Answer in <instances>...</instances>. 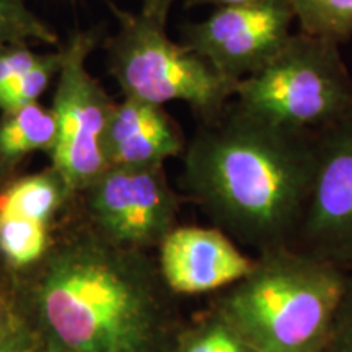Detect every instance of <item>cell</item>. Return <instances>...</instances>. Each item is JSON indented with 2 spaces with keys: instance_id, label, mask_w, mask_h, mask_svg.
Listing matches in <instances>:
<instances>
[{
  "instance_id": "6da1fadb",
  "label": "cell",
  "mask_w": 352,
  "mask_h": 352,
  "mask_svg": "<svg viewBox=\"0 0 352 352\" xmlns=\"http://www.w3.org/2000/svg\"><path fill=\"white\" fill-rule=\"evenodd\" d=\"M315 170V132L246 111L235 100L201 121L179 183L215 227L259 254L292 246Z\"/></svg>"
},
{
  "instance_id": "7a4b0ae2",
  "label": "cell",
  "mask_w": 352,
  "mask_h": 352,
  "mask_svg": "<svg viewBox=\"0 0 352 352\" xmlns=\"http://www.w3.org/2000/svg\"><path fill=\"white\" fill-rule=\"evenodd\" d=\"M46 327L69 352H152L160 311L151 283L109 253L57 254L39 290Z\"/></svg>"
},
{
  "instance_id": "3957f363",
  "label": "cell",
  "mask_w": 352,
  "mask_h": 352,
  "mask_svg": "<svg viewBox=\"0 0 352 352\" xmlns=\"http://www.w3.org/2000/svg\"><path fill=\"white\" fill-rule=\"evenodd\" d=\"M349 274L294 246L271 250L228 287L217 314L254 352H320Z\"/></svg>"
},
{
  "instance_id": "277c9868",
  "label": "cell",
  "mask_w": 352,
  "mask_h": 352,
  "mask_svg": "<svg viewBox=\"0 0 352 352\" xmlns=\"http://www.w3.org/2000/svg\"><path fill=\"white\" fill-rule=\"evenodd\" d=\"M118 32L108 39V69L124 98L165 107L182 101L197 121L217 118L235 98L239 82L228 80L204 57L176 43L166 26L144 13L116 10Z\"/></svg>"
},
{
  "instance_id": "5b68a950",
  "label": "cell",
  "mask_w": 352,
  "mask_h": 352,
  "mask_svg": "<svg viewBox=\"0 0 352 352\" xmlns=\"http://www.w3.org/2000/svg\"><path fill=\"white\" fill-rule=\"evenodd\" d=\"M340 43L303 32L258 72L239 82L235 100L277 124L315 132L352 109V77Z\"/></svg>"
},
{
  "instance_id": "8992f818",
  "label": "cell",
  "mask_w": 352,
  "mask_h": 352,
  "mask_svg": "<svg viewBox=\"0 0 352 352\" xmlns=\"http://www.w3.org/2000/svg\"><path fill=\"white\" fill-rule=\"evenodd\" d=\"M98 39L95 30L77 32L69 38L52 96L57 129L51 152L52 168L72 192H82L108 168L103 138L114 101L87 69Z\"/></svg>"
},
{
  "instance_id": "52a82bcc",
  "label": "cell",
  "mask_w": 352,
  "mask_h": 352,
  "mask_svg": "<svg viewBox=\"0 0 352 352\" xmlns=\"http://www.w3.org/2000/svg\"><path fill=\"white\" fill-rule=\"evenodd\" d=\"M294 248L352 272V109L315 131V170Z\"/></svg>"
},
{
  "instance_id": "ba28073f",
  "label": "cell",
  "mask_w": 352,
  "mask_h": 352,
  "mask_svg": "<svg viewBox=\"0 0 352 352\" xmlns=\"http://www.w3.org/2000/svg\"><path fill=\"white\" fill-rule=\"evenodd\" d=\"M294 23L296 13L290 0H263L215 8L208 19L184 23L179 38L220 76L240 82L280 51Z\"/></svg>"
},
{
  "instance_id": "9c48e42d",
  "label": "cell",
  "mask_w": 352,
  "mask_h": 352,
  "mask_svg": "<svg viewBox=\"0 0 352 352\" xmlns=\"http://www.w3.org/2000/svg\"><path fill=\"white\" fill-rule=\"evenodd\" d=\"M82 192L90 217L116 245H160L176 227L178 197L164 165L108 166Z\"/></svg>"
},
{
  "instance_id": "30bf717a",
  "label": "cell",
  "mask_w": 352,
  "mask_h": 352,
  "mask_svg": "<svg viewBox=\"0 0 352 352\" xmlns=\"http://www.w3.org/2000/svg\"><path fill=\"white\" fill-rule=\"evenodd\" d=\"M158 246L166 285L189 296L230 287L250 274L256 261L217 227H175Z\"/></svg>"
},
{
  "instance_id": "8fae6325",
  "label": "cell",
  "mask_w": 352,
  "mask_h": 352,
  "mask_svg": "<svg viewBox=\"0 0 352 352\" xmlns=\"http://www.w3.org/2000/svg\"><path fill=\"white\" fill-rule=\"evenodd\" d=\"M184 134L164 107L124 98L114 103L103 138L107 166H155L182 155Z\"/></svg>"
},
{
  "instance_id": "7c38bea8",
  "label": "cell",
  "mask_w": 352,
  "mask_h": 352,
  "mask_svg": "<svg viewBox=\"0 0 352 352\" xmlns=\"http://www.w3.org/2000/svg\"><path fill=\"white\" fill-rule=\"evenodd\" d=\"M56 118L41 103L30 104L0 116V179L7 178L25 157L34 152H52Z\"/></svg>"
},
{
  "instance_id": "4fadbf2b",
  "label": "cell",
  "mask_w": 352,
  "mask_h": 352,
  "mask_svg": "<svg viewBox=\"0 0 352 352\" xmlns=\"http://www.w3.org/2000/svg\"><path fill=\"white\" fill-rule=\"evenodd\" d=\"M74 195L64 178L52 168L15 179L0 192V212L47 223L67 197Z\"/></svg>"
},
{
  "instance_id": "5bb4252c",
  "label": "cell",
  "mask_w": 352,
  "mask_h": 352,
  "mask_svg": "<svg viewBox=\"0 0 352 352\" xmlns=\"http://www.w3.org/2000/svg\"><path fill=\"white\" fill-rule=\"evenodd\" d=\"M300 32L344 43L352 36V0H290Z\"/></svg>"
},
{
  "instance_id": "9a60e30c",
  "label": "cell",
  "mask_w": 352,
  "mask_h": 352,
  "mask_svg": "<svg viewBox=\"0 0 352 352\" xmlns=\"http://www.w3.org/2000/svg\"><path fill=\"white\" fill-rule=\"evenodd\" d=\"M47 248V223L0 212V252L13 266L38 261Z\"/></svg>"
},
{
  "instance_id": "2e32d148",
  "label": "cell",
  "mask_w": 352,
  "mask_h": 352,
  "mask_svg": "<svg viewBox=\"0 0 352 352\" xmlns=\"http://www.w3.org/2000/svg\"><path fill=\"white\" fill-rule=\"evenodd\" d=\"M63 65V50L39 54L38 63L0 91V113L16 111L30 104L39 103V98L59 76Z\"/></svg>"
},
{
  "instance_id": "e0dca14e",
  "label": "cell",
  "mask_w": 352,
  "mask_h": 352,
  "mask_svg": "<svg viewBox=\"0 0 352 352\" xmlns=\"http://www.w3.org/2000/svg\"><path fill=\"white\" fill-rule=\"evenodd\" d=\"M30 41L56 46L59 36L30 8L26 0H0V47Z\"/></svg>"
},
{
  "instance_id": "ac0fdd59",
  "label": "cell",
  "mask_w": 352,
  "mask_h": 352,
  "mask_svg": "<svg viewBox=\"0 0 352 352\" xmlns=\"http://www.w3.org/2000/svg\"><path fill=\"white\" fill-rule=\"evenodd\" d=\"M175 352H254L219 314L188 331Z\"/></svg>"
},
{
  "instance_id": "d6986e66",
  "label": "cell",
  "mask_w": 352,
  "mask_h": 352,
  "mask_svg": "<svg viewBox=\"0 0 352 352\" xmlns=\"http://www.w3.org/2000/svg\"><path fill=\"white\" fill-rule=\"evenodd\" d=\"M38 59L39 54L32 50L30 43H15L0 47V91L32 69Z\"/></svg>"
},
{
  "instance_id": "ffe728a7",
  "label": "cell",
  "mask_w": 352,
  "mask_h": 352,
  "mask_svg": "<svg viewBox=\"0 0 352 352\" xmlns=\"http://www.w3.org/2000/svg\"><path fill=\"white\" fill-rule=\"evenodd\" d=\"M320 352H352V272L336 318Z\"/></svg>"
},
{
  "instance_id": "44dd1931",
  "label": "cell",
  "mask_w": 352,
  "mask_h": 352,
  "mask_svg": "<svg viewBox=\"0 0 352 352\" xmlns=\"http://www.w3.org/2000/svg\"><path fill=\"white\" fill-rule=\"evenodd\" d=\"M140 3V13L151 16V19L157 20L158 23L165 25L168 21L170 12L176 0H139Z\"/></svg>"
},
{
  "instance_id": "7402d4cb",
  "label": "cell",
  "mask_w": 352,
  "mask_h": 352,
  "mask_svg": "<svg viewBox=\"0 0 352 352\" xmlns=\"http://www.w3.org/2000/svg\"><path fill=\"white\" fill-rule=\"evenodd\" d=\"M184 7L192 8V7H236V6H248V3H256L263 2V0H183Z\"/></svg>"
},
{
  "instance_id": "603a6c76",
  "label": "cell",
  "mask_w": 352,
  "mask_h": 352,
  "mask_svg": "<svg viewBox=\"0 0 352 352\" xmlns=\"http://www.w3.org/2000/svg\"><path fill=\"white\" fill-rule=\"evenodd\" d=\"M0 352H20V351H13V349H6V351H0Z\"/></svg>"
},
{
  "instance_id": "cb8c5ba5",
  "label": "cell",
  "mask_w": 352,
  "mask_h": 352,
  "mask_svg": "<svg viewBox=\"0 0 352 352\" xmlns=\"http://www.w3.org/2000/svg\"><path fill=\"white\" fill-rule=\"evenodd\" d=\"M0 329H2V314H0Z\"/></svg>"
}]
</instances>
